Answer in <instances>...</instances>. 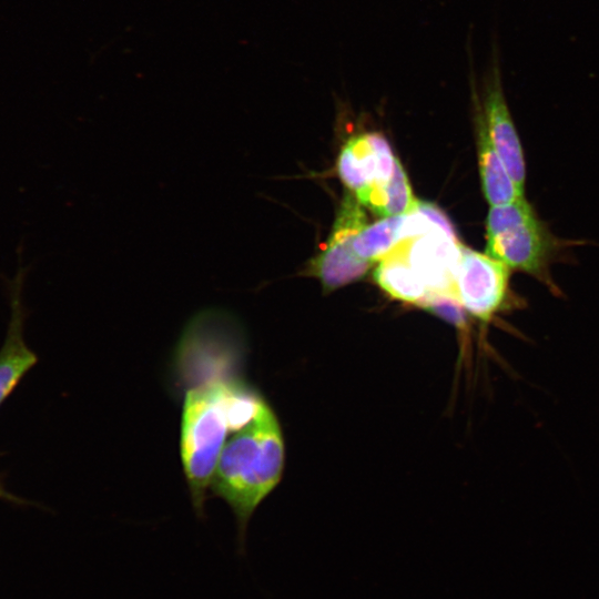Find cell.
Here are the masks:
<instances>
[{
	"instance_id": "3",
	"label": "cell",
	"mask_w": 599,
	"mask_h": 599,
	"mask_svg": "<svg viewBox=\"0 0 599 599\" xmlns=\"http://www.w3.org/2000/svg\"><path fill=\"white\" fill-rule=\"evenodd\" d=\"M485 227L486 254L511 271L527 273L554 286L549 265L559 250V241L525 196L490 206Z\"/></svg>"
},
{
	"instance_id": "10",
	"label": "cell",
	"mask_w": 599,
	"mask_h": 599,
	"mask_svg": "<svg viewBox=\"0 0 599 599\" xmlns=\"http://www.w3.org/2000/svg\"><path fill=\"white\" fill-rule=\"evenodd\" d=\"M471 100L476 128L478 169L483 193L490 206L502 205L525 196L511 180L504 162L495 150L484 122L480 98L471 72Z\"/></svg>"
},
{
	"instance_id": "7",
	"label": "cell",
	"mask_w": 599,
	"mask_h": 599,
	"mask_svg": "<svg viewBox=\"0 0 599 599\" xmlns=\"http://www.w3.org/2000/svg\"><path fill=\"white\" fill-rule=\"evenodd\" d=\"M406 253L428 294L454 298L453 288L461 254V244L456 235L433 230L406 242Z\"/></svg>"
},
{
	"instance_id": "13",
	"label": "cell",
	"mask_w": 599,
	"mask_h": 599,
	"mask_svg": "<svg viewBox=\"0 0 599 599\" xmlns=\"http://www.w3.org/2000/svg\"><path fill=\"white\" fill-rule=\"evenodd\" d=\"M405 214L382 217L364 225L353 240L355 253L370 263L385 257L402 242V225Z\"/></svg>"
},
{
	"instance_id": "2",
	"label": "cell",
	"mask_w": 599,
	"mask_h": 599,
	"mask_svg": "<svg viewBox=\"0 0 599 599\" xmlns=\"http://www.w3.org/2000/svg\"><path fill=\"white\" fill-rule=\"evenodd\" d=\"M284 459L281 425L262 398L251 419L227 437L211 481L236 518L241 549L251 516L281 480Z\"/></svg>"
},
{
	"instance_id": "11",
	"label": "cell",
	"mask_w": 599,
	"mask_h": 599,
	"mask_svg": "<svg viewBox=\"0 0 599 599\" xmlns=\"http://www.w3.org/2000/svg\"><path fill=\"white\" fill-rule=\"evenodd\" d=\"M373 276L384 292L400 302L420 306L428 295L425 284L408 261L406 242L378 261Z\"/></svg>"
},
{
	"instance_id": "6",
	"label": "cell",
	"mask_w": 599,
	"mask_h": 599,
	"mask_svg": "<svg viewBox=\"0 0 599 599\" xmlns=\"http://www.w3.org/2000/svg\"><path fill=\"white\" fill-rule=\"evenodd\" d=\"M483 79L480 105L488 136L517 189L525 193L526 164L520 139L507 104L497 47Z\"/></svg>"
},
{
	"instance_id": "8",
	"label": "cell",
	"mask_w": 599,
	"mask_h": 599,
	"mask_svg": "<svg viewBox=\"0 0 599 599\" xmlns=\"http://www.w3.org/2000/svg\"><path fill=\"white\" fill-rule=\"evenodd\" d=\"M396 156L383 134L366 132L352 136L337 158V173L354 193L389 181Z\"/></svg>"
},
{
	"instance_id": "5",
	"label": "cell",
	"mask_w": 599,
	"mask_h": 599,
	"mask_svg": "<svg viewBox=\"0 0 599 599\" xmlns=\"http://www.w3.org/2000/svg\"><path fill=\"white\" fill-rule=\"evenodd\" d=\"M355 195L344 197L335 219L332 234L323 251L309 266L326 291L336 290L363 277L370 262L359 257L353 240L366 225V216Z\"/></svg>"
},
{
	"instance_id": "12",
	"label": "cell",
	"mask_w": 599,
	"mask_h": 599,
	"mask_svg": "<svg viewBox=\"0 0 599 599\" xmlns=\"http://www.w3.org/2000/svg\"><path fill=\"white\" fill-rule=\"evenodd\" d=\"M354 194L362 205L380 217L409 213L418 202L414 197L408 176L397 158L387 183L373 184Z\"/></svg>"
},
{
	"instance_id": "1",
	"label": "cell",
	"mask_w": 599,
	"mask_h": 599,
	"mask_svg": "<svg viewBox=\"0 0 599 599\" xmlns=\"http://www.w3.org/2000/svg\"><path fill=\"white\" fill-rule=\"evenodd\" d=\"M261 399L242 380L221 375L187 389L182 413L181 457L199 516L203 515L206 490L227 437L251 419Z\"/></svg>"
},
{
	"instance_id": "4",
	"label": "cell",
	"mask_w": 599,
	"mask_h": 599,
	"mask_svg": "<svg viewBox=\"0 0 599 599\" xmlns=\"http://www.w3.org/2000/svg\"><path fill=\"white\" fill-rule=\"evenodd\" d=\"M510 268L486 253L461 245L453 295L464 311L483 323L509 306Z\"/></svg>"
},
{
	"instance_id": "14",
	"label": "cell",
	"mask_w": 599,
	"mask_h": 599,
	"mask_svg": "<svg viewBox=\"0 0 599 599\" xmlns=\"http://www.w3.org/2000/svg\"><path fill=\"white\" fill-rule=\"evenodd\" d=\"M0 499L7 502L18 505V506H26V505L31 504V501L26 500L19 496H16L7 489L4 479H3V474H0Z\"/></svg>"
},
{
	"instance_id": "9",
	"label": "cell",
	"mask_w": 599,
	"mask_h": 599,
	"mask_svg": "<svg viewBox=\"0 0 599 599\" xmlns=\"http://www.w3.org/2000/svg\"><path fill=\"white\" fill-rule=\"evenodd\" d=\"M24 271V267L19 266L16 278L9 283L11 316L0 348V406L39 361L23 337L26 309L21 292Z\"/></svg>"
}]
</instances>
